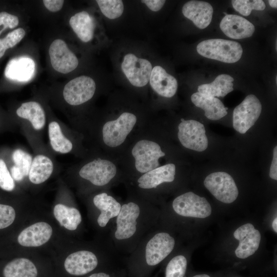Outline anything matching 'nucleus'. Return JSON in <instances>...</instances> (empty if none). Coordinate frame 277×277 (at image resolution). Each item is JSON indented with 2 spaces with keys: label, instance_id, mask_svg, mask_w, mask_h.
I'll list each match as a JSON object with an SVG mask.
<instances>
[{
  "label": "nucleus",
  "instance_id": "obj_22",
  "mask_svg": "<svg viewBox=\"0 0 277 277\" xmlns=\"http://www.w3.org/2000/svg\"><path fill=\"white\" fill-rule=\"evenodd\" d=\"M93 202L94 206L100 211L97 223L101 227H106L111 219L116 218L122 206L113 196L106 192L95 195Z\"/></svg>",
  "mask_w": 277,
  "mask_h": 277
},
{
  "label": "nucleus",
  "instance_id": "obj_30",
  "mask_svg": "<svg viewBox=\"0 0 277 277\" xmlns=\"http://www.w3.org/2000/svg\"><path fill=\"white\" fill-rule=\"evenodd\" d=\"M48 134L51 146L55 151L67 153L72 149V143L64 135L57 122H52L49 124Z\"/></svg>",
  "mask_w": 277,
  "mask_h": 277
},
{
  "label": "nucleus",
  "instance_id": "obj_28",
  "mask_svg": "<svg viewBox=\"0 0 277 277\" xmlns=\"http://www.w3.org/2000/svg\"><path fill=\"white\" fill-rule=\"evenodd\" d=\"M3 274L4 277H37V270L29 259L18 258L6 265Z\"/></svg>",
  "mask_w": 277,
  "mask_h": 277
},
{
  "label": "nucleus",
  "instance_id": "obj_15",
  "mask_svg": "<svg viewBox=\"0 0 277 277\" xmlns=\"http://www.w3.org/2000/svg\"><path fill=\"white\" fill-rule=\"evenodd\" d=\"M98 263L97 258L93 252L82 250L69 255L65 261L64 267L70 274L80 276L93 271Z\"/></svg>",
  "mask_w": 277,
  "mask_h": 277
},
{
  "label": "nucleus",
  "instance_id": "obj_9",
  "mask_svg": "<svg viewBox=\"0 0 277 277\" xmlns=\"http://www.w3.org/2000/svg\"><path fill=\"white\" fill-rule=\"evenodd\" d=\"M177 136L181 144L185 148L202 152L208 145L204 125L195 120H184L179 125Z\"/></svg>",
  "mask_w": 277,
  "mask_h": 277
},
{
  "label": "nucleus",
  "instance_id": "obj_19",
  "mask_svg": "<svg viewBox=\"0 0 277 277\" xmlns=\"http://www.w3.org/2000/svg\"><path fill=\"white\" fill-rule=\"evenodd\" d=\"M213 12L212 6L203 1H190L186 3L182 8L184 16L200 29H204L209 25Z\"/></svg>",
  "mask_w": 277,
  "mask_h": 277
},
{
  "label": "nucleus",
  "instance_id": "obj_4",
  "mask_svg": "<svg viewBox=\"0 0 277 277\" xmlns=\"http://www.w3.org/2000/svg\"><path fill=\"white\" fill-rule=\"evenodd\" d=\"M175 240L168 233L157 232L148 239L143 250V260L147 266H155L172 251Z\"/></svg>",
  "mask_w": 277,
  "mask_h": 277
},
{
  "label": "nucleus",
  "instance_id": "obj_36",
  "mask_svg": "<svg viewBox=\"0 0 277 277\" xmlns=\"http://www.w3.org/2000/svg\"><path fill=\"white\" fill-rule=\"evenodd\" d=\"M0 187L9 191L13 190L15 187L14 180L2 159H0Z\"/></svg>",
  "mask_w": 277,
  "mask_h": 277
},
{
  "label": "nucleus",
  "instance_id": "obj_34",
  "mask_svg": "<svg viewBox=\"0 0 277 277\" xmlns=\"http://www.w3.org/2000/svg\"><path fill=\"white\" fill-rule=\"evenodd\" d=\"M25 31L22 28H17L9 33L4 38L0 39V58L6 50L13 48L24 37Z\"/></svg>",
  "mask_w": 277,
  "mask_h": 277
},
{
  "label": "nucleus",
  "instance_id": "obj_12",
  "mask_svg": "<svg viewBox=\"0 0 277 277\" xmlns=\"http://www.w3.org/2000/svg\"><path fill=\"white\" fill-rule=\"evenodd\" d=\"M116 171V167L112 162L97 159L82 167L79 175L94 185L103 186L108 184L114 177Z\"/></svg>",
  "mask_w": 277,
  "mask_h": 277
},
{
  "label": "nucleus",
  "instance_id": "obj_40",
  "mask_svg": "<svg viewBox=\"0 0 277 277\" xmlns=\"http://www.w3.org/2000/svg\"><path fill=\"white\" fill-rule=\"evenodd\" d=\"M141 2L144 3L150 10L156 12L161 9L166 1L164 0H143Z\"/></svg>",
  "mask_w": 277,
  "mask_h": 277
},
{
  "label": "nucleus",
  "instance_id": "obj_6",
  "mask_svg": "<svg viewBox=\"0 0 277 277\" xmlns=\"http://www.w3.org/2000/svg\"><path fill=\"white\" fill-rule=\"evenodd\" d=\"M204 184L217 200L224 203L233 202L239 194L233 179L225 172L219 171L210 174L205 178Z\"/></svg>",
  "mask_w": 277,
  "mask_h": 277
},
{
  "label": "nucleus",
  "instance_id": "obj_31",
  "mask_svg": "<svg viewBox=\"0 0 277 277\" xmlns=\"http://www.w3.org/2000/svg\"><path fill=\"white\" fill-rule=\"evenodd\" d=\"M102 13L109 19L120 17L124 11V4L121 0L96 1Z\"/></svg>",
  "mask_w": 277,
  "mask_h": 277
},
{
  "label": "nucleus",
  "instance_id": "obj_29",
  "mask_svg": "<svg viewBox=\"0 0 277 277\" xmlns=\"http://www.w3.org/2000/svg\"><path fill=\"white\" fill-rule=\"evenodd\" d=\"M53 214L61 225L69 230H76L82 222V216L78 209L62 204L55 206Z\"/></svg>",
  "mask_w": 277,
  "mask_h": 277
},
{
  "label": "nucleus",
  "instance_id": "obj_8",
  "mask_svg": "<svg viewBox=\"0 0 277 277\" xmlns=\"http://www.w3.org/2000/svg\"><path fill=\"white\" fill-rule=\"evenodd\" d=\"M261 111L259 100L254 95H248L233 110L234 129L241 134L245 133L255 123Z\"/></svg>",
  "mask_w": 277,
  "mask_h": 277
},
{
  "label": "nucleus",
  "instance_id": "obj_14",
  "mask_svg": "<svg viewBox=\"0 0 277 277\" xmlns=\"http://www.w3.org/2000/svg\"><path fill=\"white\" fill-rule=\"evenodd\" d=\"M233 236L239 241V244L235 250V254L238 258H247L254 254L259 248L261 233L250 223L239 227L234 232Z\"/></svg>",
  "mask_w": 277,
  "mask_h": 277
},
{
  "label": "nucleus",
  "instance_id": "obj_45",
  "mask_svg": "<svg viewBox=\"0 0 277 277\" xmlns=\"http://www.w3.org/2000/svg\"><path fill=\"white\" fill-rule=\"evenodd\" d=\"M269 5L274 8H276L277 7V1L276 0H269L268 1Z\"/></svg>",
  "mask_w": 277,
  "mask_h": 277
},
{
  "label": "nucleus",
  "instance_id": "obj_13",
  "mask_svg": "<svg viewBox=\"0 0 277 277\" xmlns=\"http://www.w3.org/2000/svg\"><path fill=\"white\" fill-rule=\"evenodd\" d=\"M49 54L52 67L62 73L74 70L78 65L76 55L69 49L66 43L61 39L54 40L50 45Z\"/></svg>",
  "mask_w": 277,
  "mask_h": 277
},
{
  "label": "nucleus",
  "instance_id": "obj_21",
  "mask_svg": "<svg viewBox=\"0 0 277 277\" xmlns=\"http://www.w3.org/2000/svg\"><path fill=\"white\" fill-rule=\"evenodd\" d=\"M149 82L152 88L162 96L171 97L177 91V82L176 78L160 66L152 68Z\"/></svg>",
  "mask_w": 277,
  "mask_h": 277
},
{
  "label": "nucleus",
  "instance_id": "obj_7",
  "mask_svg": "<svg viewBox=\"0 0 277 277\" xmlns=\"http://www.w3.org/2000/svg\"><path fill=\"white\" fill-rule=\"evenodd\" d=\"M174 212L182 216L204 219L211 213L208 201L192 192H187L177 196L172 202Z\"/></svg>",
  "mask_w": 277,
  "mask_h": 277
},
{
  "label": "nucleus",
  "instance_id": "obj_23",
  "mask_svg": "<svg viewBox=\"0 0 277 277\" xmlns=\"http://www.w3.org/2000/svg\"><path fill=\"white\" fill-rule=\"evenodd\" d=\"M191 100L195 106L205 111V116L210 120H219L227 114L228 108L215 97L198 92L191 95Z\"/></svg>",
  "mask_w": 277,
  "mask_h": 277
},
{
  "label": "nucleus",
  "instance_id": "obj_35",
  "mask_svg": "<svg viewBox=\"0 0 277 277\" xmlns=\"http://www.w3.org/2000/svg\"><path fill=\"white\" fill-rule=\"evenodd\" d=\"M12 159L14 165L22 171L25 176L28 175L32 162V156L29 153L18 149L13 152Z\"/></svg>",
  "mask_w": 277,
  "mask_h": 277
},
{
  "label": "nucleus",
  "instance_id": "obj_38",
  "mask_svg": "<svg viewBox=\"0 0 277 277\" xmlns=\"http://www.w3.org/2000/svg\"><path fill=\"white\" fill-rule=\"evenodd\" d=\"M19 23L18 17L6 12H0V35L7 28L12 29Z\"/></svg>",
  "mask_w": 277,
  "mask_h": 277
},
{
  "label": "nucleus",
  "instance_id": "obj_5",
  "mask_svg": "<svg viewBox=\"0 0 277 277\" xmlns=\"http://www.w3.org/2000/svg\"><path fill=\"white\" fill-rule=\"evenodd\" d=\"M132 155L137 171L145 173L159 166V160L165 155L160 146L152 141L142 140L133 146Z\"/></svg>",
  "mask_w": 277,
  "mask_h": 277
},
{
  "label": "nucleus",
  "instance_id": "obj_37",
  "mask_svg": "<svg viewBox=\"0 0 277 277\" xmlns=\"http://www.w3.org/2000/svg\"><path fill=\"white\" fill-rule=\"evenodd\" d=\"M15 217V212L12 207L0 204V229L11 225L14 222Z\"/></svg>",
  "mask_w": 277,
  "mask_h": 277
},
{
  "label": "nucleus",
  "instance_id": "obj_27",
  "mask_svg": "<svg viewBox=\"0 0 277 277\" xmlns=\"http://www.w3.org/2000/svg\"><path fill=\"white\" fill-rule=\"evenodd\" d=\"M53 170L52 161L45 155H37L32 162L28 175L29 180L35 184L43 183L49 178Z\"/></svg>",
  "mask_w": 277,
  "mask_h": 277
},
{
  "label": "nucleus",
  "instance_id": "obj_11",
  "mask_svg": "<svg viewBox=\"0 0 277 277\" xmlns=\"http://www.w3.org/2000/svg\"><path fill=\"white\" fill-rule=\"evenodd\" d=\"M95 89L94 81L89 76L82 75L71 80L65 86L63 96L69 104L79 105L90 100Z\"/></svg>",
  "mask_w": 277,
  "mask_h": 277
},
{
  "label": "nucleus",
  "instance_id": "obj_20",
  "mask_svg": "<svg viewBox=\"0 0 277 277\" xmlns=\"http://www.w3.org/2000/svg\"><path fill=\"white\" fill-rule=\"evenodd\" d=\"M175 166L168 164L144 173L137 180L138 186L143 189L156 188L165 182H172L174 180Z\"/></svg>",
  "mask_w": 277,
  "mask_h": 277
},
{
  "label": "nucleus",
  "instance_id": "obj_25",
  "mask_svg": "<svg viewBox=\"0 0 277 277\" xmlns=\"http://www.w3.org/2000/svg\"><path fill=\"white\" fill-rule=\"evenodd\" d=\"M17 115L28 120L36 130L42 129L46 123V116L41 105L36 102L23 103L16 110Z\"/></svg>",
  "mask_w": 277,
  "mask_h": 277
},
{
  "label": "nucleus",
  "instance_id": "obj_24",
  "mask_svg": "<svg viewBox=\"0 0 277 277\" xmlns=\"http://www.w3.org/2000/svg\"><path fill=\"white\" fill-rule=\"evenodd\" d=\"M69 24L82 42L87 43L93 38L95 22L87 12L83 11L75 14L70 18Z\"/></svg>",
  "mask_w": 277,
  "mask_h": 277
},
{
  "label": "nucleus",
  "instance_id": "obj_17",
  "mask_svg": "<svg viewBox=\"0 0 277 277\" xmlns=\"http://www.w3.org/2000/svg\"><path fill=\"white\" fill-rule=\"evenodd\" d=\"M35 72L34 61L28 56H23L9 61L5 68V75L12 81L27 82L34 77Z\"/></svg>",
  "mask_w": 277,
  "mask_h": 277
},
{
  "label": "nucleus",
  "instance_id": "obj_2",
  "mask_svg": "<svg viewBox=\"0 0 277 277\" xmlns=\"http://www.w3.org/2000/svg\"><path fill=\"white\" fill-rule=\"evenodd\" d=\"M142 213L140 206L135 202H130L122 205L116 217L113 232L115 241L125 243L135 237L138 233Z\"/></svg>",
  "mask_w": 277,
  "mask_h": 277
},
{
  "label": "nucleus",
  "instance_id": "obj_33",
  "mask_svg": "<svg viewBox=\"0 0 277 277\" xmlns=\"http://www.w3.org/2000/svg\"><path fill=\"white\" fill-rule=\"evenodd\" d=\"M231 3L233 8L241 14L248 16L252 10H263L266 7L262 0H233Z\"/></svg>",
  "mask_w": 277,
  "mask_h": 277
},
{
  "label": "nucleus",
  "instance_id": "obj_46",
  "mask_svg": "<svg viewBox=\"0 0 277 277\" xmlns=\"http://www.w3.org/2000/svg\"><path fill=\"white\" fill-rule=\"evenodd\" d=\"M192 277H210V276L207 274H203L195 275Z\"/></svg>",
  "mask_w": 277,
  "mask_h": 277
},
{
  "label": "nucleus",
  "instance_id": "obj_42",
  "mask_svg": "<svg viewBox=\"0 0 277 277\" xmlns=\"http://www.w3.org/2000/svg\"><path fill=\"white\" fill-rule=\"evenodd\" d=\"M10 170L12 178L16 181H21L25 177L22 171L15 165L11 168Z\"/></svg>",
  "mask_w": 277,
  "mask_h": 277
},
{
  "label": "nucleus",
  "instance_id": "obj_10",
  "mask_svg": "<svg viewBox=\"0 0 277 277\" xmlns=\"http://www.w3.org/2000/svg\"><path fill=\"white\" fill-rule=\"evenodd\" d=\"M121 68L129 82L137 87H142L148 83L153 68L148 60L138 58L131 53L125 55Z\"/></svg>",
  "mask_w": 277,
  "mask_h": 277
},
{
  "label": "nucleus",
  "instance_id": "obj_43",
  "mask_svg": "<svg viewBox=\"0 0 277 277\" xmlns=\"http://www.w3.org/2000/svg\"><path fill=\"white\" fill-rule=\"evenodd\" d=\"M88 277H112L109 273L100 272L91 274Z\"/></svg>",
  "mask_w": 277,
  "mask_h": 277
},
{
  "label": "nucleus",
  "instance_id": "obj_1",
  "mask_svg": "<svg viewBox=\"0 0 277 277\" xmlns=\"http://www.w3.org/2000/svg\"><path fill=\"white\" fill-rule=\"evenodd\" d=\"M199 54L206 58L226 63H233L241 58L243 49L238 42L220 38L209 39L196 47Z\"/></svg>",
  "mask_w": 277,
  "mask_h": 277
},
{
  "label": "nucleus",
  "instance_id": "obj_41",
  "mask_svg": "<svg viewBox=\"0 0 277 277\" xmlns=\"http://www.w3.org/2000/svg\"><path fill=\"white\" fill-rule=\"evenodd\" d=\"M269 176L275 180H277V147L274 148L273 159L270 168Z\"/></svg>",
  "mask_w": 277,
  "mask_h": 277
},
{
  "label": "nucleus",
  "instance_id": "obj_3",
  "mask_svg": "<svg viewBox=\"0 0 277 277\" xmlns=\"http://www.w3.org/2000/svg\"><path fill=\"white\" fill-rule=\"evenodd\" d=\"M136 121L134 114L125 112L116 120L106 122L102 129L104 143L110 147L120 146L133 129Z\"/></svg>",
  "mask_w": 277,
  "mask_h": 277
},
{
  "label": "nucleus",
  "instance_id": "obj_18",
  "mask_svg": "<svg viewBox=\"0 0 277 277\" xmlns=\"http://www.w3.org/2000/svg\"><path fill=\"white\" fill-rule=\"evenodd\" d=\"M52 233L51 226L46 222L36 223L24 229L18 235V243L25 247H38L47 243Z\"/></svg>",
  "mask_w": 277,
  "mask_h": 277
},
{
  "label": "nucleus",
  "instance_id": "obj_39",
  "mask_svg": "<svg viewBox=\"0 0 277 277\" xmlns=\"http://www.w3.org/2000/svg\"><path fill=\"white\" fill-rule=\"evenodd\" d=\"M63 0H44L43 4L50 11L57 12L61 9L64 4Z\"/></svg>",
  "mask_w": 277,
  "mask_h": 277
},
{
  "label": "nucleus",
  "instance_id": "obj_26",
  "mask_svg": "<svg viewBox=\"0 0 277 277\" xmlns=\"http://www.w3.org/2000/svg\"><path fill=\"white\" fill-rule=\"evenodd\" d=\"M233 78L227 74L218 75L211 83L198 86V92L213 97H224L233 90Z\"/></svg>",
  "mask_w": 277,
  "mask_h": 277
},
{
  "label": "nucleus",
  "instance_id": "obj_44",
  "mask_svg": "<svg viewBox=\"0 0 277 277\" xmlns=\"http://www.w3.org/2000/svg\"><path fill=\"white\" fill-rule=\"evenodd\" d=\"M272 227L275 232H277V218L275 217L272 223Z\"/></svg>",
  "mask_w": 277,
  "mask_h": 277
},
{
  "label": "nucleus",
  "instance_id": "obj_32",
  "mask_svg": "<svg viewBox=\"0 0 277 277\" xmlns=\"http://www.w3.org/2000/svg\"><path fill=\"white\" fill-rule=\"evenodd\" d=\"M187 266L186 258L183 255L173 257L168 263L165 277H184Z\"/></svg>",
  "mask_w": 277,
  "mask_h": 277
},
{
  "label": "nucleus",
  "instance_id": "obj_16",
  "mask_svg": "<svg viewBox=\"0 0 277 277\" xmlns=\"http://www.w3.org/2000/svg\"><path fill=\"white\" fill-rule=\"evenodd\" d=\"M220 27L228 37L233 39H242L251 36L255 28L246 18L237 15L227 14L222 19Z\"/></svg>",
  "mask_w": 277,
  "mask_h": 277
}]
</instances>
